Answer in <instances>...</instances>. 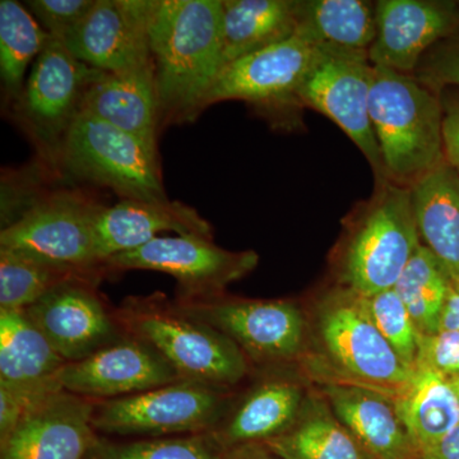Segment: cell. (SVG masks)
Listing matches in <instances>:
<instances>
[{"instance_id":"31","label":"cell","mask_w":459,"mask_h":459,"mask_svg":"<svg viewBox=\"0 0 459 459\" xmlns=\"http://www.w3.org/2000/svg\"><path fill=\"white\" fill-rule=\"evenodd\" d=\"M74 277L30 256L0 249V309L26 310L54 286Z\"/></svg>"},{"instance_id":"12","label":"cell","mask_w":459,"mask_h":459,"mask_svg":"<svg viewBox=\"0 0 459 459\" xmlns=\"http://www.w3.org/2000/svg\"><path fill=\"white\" fill-rule=\"evenodd\" d=\"M258 263L255 252H230L201 237H159L146 246L111 256L110 273L142 270L170 274L177 280L175 300L222 294L225 287L249 273Z\"/></svg>"},{"instance_id":"37","label":"cell","mask_w":459,"mask_h":459,"mask_svg":"<svg viewBox=\"0 0 459 459\" xmlns=\"http://www.w3.org/2000/svg\"><path fill=\"white\" fill-rule=\"evenodd\" d=\"M40 398L31 397L22 392L0 385V442L7 439L20 424L26 411Z\"/></svg>"},{"instance_id":"26","label":"cell","mask_w":459,"mask_h":459,"mask_svg":"<svg viewBox=\"0 0 459 459\" xmlns=\"http://www.w3.org/2000/svg\"><path fill=\"white\" fill-rule=\"evenodd\" d=\"M222 7L225 66L295 36L298 0H222Z\"/></svg>"},{"instance_id":"32","label":"cell","mask_w":459,"mask_h":459,"mask_svg":"<svg viewBox=\"0 0 459 459\" xmlns=\"http://www.w3.org/2000/svg\"><path fill=\"white\" fill-rule=\"evenodd\" d=\"M226 452L210 433L129 442L101 437L90 459H225Z\"/></svg>"},{"instance_id":"27","label":"cell","mask_w":459,"mask_h":459,"mask_svg":"<svg viewBox=\"0 0 459 459\" xmlns=\"http://www.w3.org/2000/svg\"><path fill=\"white\" fill-rule=\"evenodd\" d=\"M295 35L316 48L369 51L377 36L376 4L362 0H298Z\"/></svg>"},{"instance_id":"36","label":"cell","mask_w":459,"mask_h":459,"mask_svg":"<svg viewBox=\"0 0 459 459\" xmlns=\"http://www.w3.org/2000/svg\"><path fill=\"white\" fill-rule=\"evenodd\" d=\"M416 367L429 368L446 377L459 376V332L420 334Z\"/></svg>"},{"instance_id":"20","label":"cell","mask_w":459,"mask_h":459,"mask_svg":"<svg viewBox=\"0 0 459 459\" xmlns=\"http://www.w3.org/2000/svg\"><path fill=\"white\" fill-rule=\"evenodd\" d=\"M300 385L286 377H272L253 385L230 404L221 421L210 431L225 451L264 444L285 433L304 407Z\"/></svg>"},{"instance_id":"35","label":"cell","mask_w":459,"mask_h":459,"mask_svg":"<svg viewBox=\"0 0 459 459\" xmlns=\"http://www.w3.org/2000/svg\"><path fill=\"white\" fill-rule=\"evenodd\" d=\"M413 75L437 92L459 87V35L455 33L429 51Z\"/></svg>"},{"instance_id":"41","label":"cell","mask_w":459,"mask_h":459,"mask_svg":"<svg viewBox=\"0 0 459 459\" xmlns=\"http://www.w3.org/2000/svg\"><path fill=\"white\" fill-rule=\"evenodd\" d=\"M225 459H281L263 444H249L226 452Z\"/></svg>"},{"instance_id":"25","label":"cell","mask_w":459,"mask_h":459,"mask_svg":"<svg viewBox=\"0 0 459 459\" xmlns=\"http://www.w3.org/2000/svg\"><path fill=\"white\" fill-rule=\"evenodd\" d=\"M394 402L402 424L419 455L459 424V400L448 377L416 367Z\"/></svg>"},{"instance_id":"4","label":"cell","mask_w":459,"mask_h":459,"mask_svg":"<svg viewBox=\"0 0 459 459\" xmlns=\"http://www.w3.org/2000/svg\"><path fill=\"white\" fill-rule=\"evenodd\" d=\"M420 244L410 188L377 181L376 192L356 212L344 246V285L364 298L394 289Z\"/></svg>"},{"instance_id":"33","label":"cell","mask_w":459,"mask_h":459,"mask_svg":"<svg viewBox=\"0 0 459 459\" xmlns=\"http://www.w3.org/2000/svg\"><path fill=\"white\" fill-rule=\"evenodd\" d=\"M371 318L383 337L400 356L402 361L415 370L418 362L420 333L394 289L367 298Z\"/></svg>"},{"instance_id":"19","label":"cell","mask_w":459,"mask_h":459,"mask_svg":"<svg viewBox=\"0 0 459 459\" xmlns=\"http://www.w3.org/2000/svg\"><path fill=\"white\" fill-rule=\"evenodd\" d=\"M165 231L213 240L211 223L183 202L122 199L100 208L95 221L96 252L100 261L107 264L111 256L146 246Z\"/></svg>"},{"instance_id":"14","label":"cell","mask_w":459,"mask_h":459,"mask_svg":"<svg viewBox=\"0 0 459 459\" xmlns=\"http://www.w3.org/2000/svg\"><path fill=\"white\" fill-rule=\"evenodd\" d=\"M316 48L299 36L230 63L217 77L205 108L238 100L273 114L300 108L298 91L316 57Z\"/></svg>"},{"instance_id":"9","label":"cell","mask_w":459,"mask_h":459,"mask_svg":"<svg viewBox=\"0 0 459 459\" xmlns=\"http://www.w3.org/2000/svg\"><path fill=\"white\" fill-rule=\"evenodd\" d=\"M373 78L368 51L319 47L298 91V102L300 108H314L336 123L367 157L380 181L388 178L370 120Z\"/></svg>"},{"instance_id":"18","label":"cell","mask_w":459,"mask_h":459,"mask_svg":"<svg viewBox=\"0 0 459 459\" xmlns=\"http://www.w3.org/2000/svg\"><path fill=\"white\" fill-rule=\"evenodd\" d=\"M371 65L413 74L422 57L459 31V3L439 0H380Z\"/></svg>"},{"instance_id":"15","label":"cell","mask_w":459,"mask_h":459,"mask_svg":"<svg viewBox=\"0 0 459 459\" xmlns=\"http://www.w3.org/2000/svg\"><path fill=\"white\" fill-rule=\"evenodd\" d=\"M95 402L65 391L44 395L0 442V459H90L101 437L92 427Z\"/></svg>"},{"instance_id":"23","label":"cell","mask_w":459,"mask_h":459,"mask_svg":"<svg viewBox=\"0 0 459 459\" xmlns=\"http://www.w3.org/2000/svg\"><path fill=\"white\" fill-rule=\"evenodd\" d=\"M65 364L25 310L0 309V385L31 397L63 391L57 374Z\"/></svg>"},{"instance_id":"3","label":"cell","mask_w":459,"mask_h":459,"mask_svg":"<svg viewBox=\"0 0 459 459\" xmlns=\"http://www.w3.org/2000/svg\"><path fill=\"white\" fill-rule=\"evenodd\" d=\"M115 314L124 331L151 344L180 379L232 389L249 374L250 362L237 344L161 292L128 296Z\"/></svg>"},{"instance_id":"28","label":"cell","mask_w":459,"mask_h":459,"mask_svg":"<svg viewBox=\"0 0 459 459\" xmlns=\"http://www.w3.org/2000/svg\"><path fill=\"white\" fill-rule=\"evenodd\" d=\"M263 446L281 459H370L337 418L312 403L304 404L289 430Z\"/></svg>"},{"instance_id":"39","label":"cell","mask_w":459,"mask_h":459,"mask_svg":"<svg viewBox=\"0 0 459 459\" xmlns=\"http://www.w3.org/2000/svg\"><path fill=\"white\" fill-rule=\"evenodd\" d=\"M439 331L459 332V282L449 279L448 292L440 316Z\"/></svg>"},{"instance_id":"42","label":"cell","mask_w":459,"mask_h":459,"mask_svg":"<svg viewBox=\"0 0 459 459\" xmlns=\"http://www.w3.org/2000/svg\"><path fill=\"white\" fill-rule=\"evenodd\" d=\"M449 383H451L452 388L455 389V394H457L459 400V376L448 377Z\"/></svg>"},{"instance_id":"38","label":"cell","mask_w":459,"mask_h":459,"mask_svg":"<svg viewBox=\"0 0 459 459\" xmlns=\"http://www.w3.org/2000/svg\"><path fill=\"white\" fill-rule=\"evenodd\" d=\"M442 105L444 159L459 172V95H443Z\"/></svg>"},{"instance_id":"40","label":"cell","mask_w":459,"mask_h":459,"mask_svg":"<svg viewBox=\"0 0 459 459\" xmlns=\"http://www.w3.org/2000/svg\"><path fill=\"white\" fill-rule=\"evenodd\" d=\"M419 459H459V424L439 442L420 453Z\"/></svg>"},{"instance_id":"24","label":"cell","mask_w":459,"mask_h":459,"mask_svg":"<svg viewBox=\"0 0 459 459\" xmlns=\"http://www.w3.org/2000/svg\"><path fill=\"white\" fill-rule=\"evenodd\" d=\"M410 192L420 240L459 282V172L444 160Z\"/></svg>"},{"instance_id":"17","label":"cell","mask_w":459,"mask_h":459,"mask_svg":"<svg viewBox=\"0 0 459 459\" xmlns=\"http://www.w3.org/2000/svg\"><path fill=\"white\" fill-rule=\"evenodd\" d=\"M179 379L151 344L129 333L83 360L66 362L57 374L60 389L93 401L126 397Z\"/></svg>"},{"instance_id":"8","label":"cell","mask_w":459,"mask_h":459,"mask_svg":"<svg viewBox=\"0 0 459 459\" xmlns=\"http://www.w3.org/2000/svg\"><path fill=\"white\" fill-rule=\"evenodd\" d=\"M100 72L50 38L33 63L22 95L12 105L14 120L38 150L39 162L54 174L66 134L81 113L84 92Z\"/></svg>"},{"instance_id":"21","label":"cell","mask_w":459,"mask_h":459,"mask_svg":"<svg viewBox=\"0 0 459 459\" xmlns=\"http://www.w3.org/2000/svg\"><path fill=\"white\" fill-rule=\"evenodd\" d=\"M81 111L159 146L160 108L153 65L123 74L100 72Z\"/></svg>"},{"instance_id":"11","label":"cell","mask_w":459,"mask_h":459,"mask_svg":"<svg viewBox=\"0 0 459 459\" xmlns=\"http://www.w3.org/2000/svg\"><path fill=\"white\" fill-rule=\"evenodd\" d=\"M320 336L338 367L368 388L397 394L412 377L371 318L367 298L352 290L329 296L319 316Z\"/></svg>"},{"instance_id":"6","label":"cell","mask_w":459,"mask_h":459,"mask_svg":"<svg viewBox=\"0 0 459 459\" xmlns=\"http://www.w3.org/2000/svg\"><path fill=\"white\" fill-rule=\"evenodd\" d=\"M57 174L113 190L122 199L166 201L159 146L81 111L72 124Z\"/></svg>"},{"instance_id":"22","label":"cell","mask_w":459,"mask_h":459,"mask_svg":"<svg viewBox=\"0 0 459 459\" xmlns=\"http://www.w3.org/2000/svg\"><path fill=\"white\" fill-rule=\"evenodd\" d=\"M325 394L338 421L370 459H419L394 403L382 392L368 386L331 385Z\"/></svg>"},{"instance_id":"10","label":"cell","mask_w":459,"mask_h":459,"mask_svg":"<svg viewBox=\"0 0 459 459\" xmlns=\"http://www.w3.org/2000/svg\"><path fill=\"white\" fill-rule=\"evenodd\" d=\"M181 312L221 332L259 365L291 361L303 349L305 319L291 301L247 300L223 294L178 301Z\"/></svg>"},{"instance_id":"29","label":"cell","mask_w":459,"mask_h":459,"mask_svg":"<svg viewBox=\"0 0 459 459\" xmlns=\"http://www.w3.org/2000/svg\"><path fill=\"white\" fill-rule=\"evenodd\" d=\"M49 40V33L21 3L0 2V75L8 104L22 95L27 69Z\"/></svg>"},{"instance_id":"13","label":"cell","mask_w":459,"mask_h":459,"mask_svg":"<svg viewBox=\"0 0 459 459\" xmlns=\"http://www.w3.org/2000/svg\"><path fill=\"white\" fill-rule=\"evenodd\" d=\"M99 285L82 277L63 281L25 310L66 362L83 360L126 336Z\"/></svg>"},{"instance_id":"34","label":"cell","mask_w":459,"mask_h":459,"mask_svg":"<svg viewBox=\"0 0 459 459\" xmlns=\"http://www.w3.org/2000/svg\"><path fill=\"white\" fill-rule=\"evenodd\" d=\"M96 0H29L26 7L50 38L65 41L82 22Z\"/></svg>"},{"instance_id":"16","label":"cell","mask_w":459,"mask_h":459,"mask_svg":"<svg viewBox=\"0 0 459 459\" xmlns=\"http://www.w3.org/2000/svg\"><path fill=\"white\" fill-rule=\"evenodd\" d=\"M153 0H96L62 41L72 56L107 74L153 65L148 22Z\"/></svg>"},{"instance_id":"1","label":"cell","mask_w":459,"mask_h":459,"mask_svg":"<svg viewBox=\"0 0 459 459\" xmlns=\"http://www.w3.org/2000/svg\"><path fill=\"white\" fill-rule=\"evenodd\" d=\"M222 0H153L148 22L160 129L195 122L225 66Z\"/></svg>"},{"instance_id":"7","label":"cell","mask_w":459,"mask_h":459,"mask_svg":"<svg viewBox=\"0 0 459 459\" xmlns=\"http://www.w3.org/2000/svg\"><path fill=\"white\" fill-rule=\"evenodd\" d=\"M230 391L179 379L141 394L96 401L92 427L101 437L142 439L210 433L231 404Z\"/></svg>"},{"instance_id":"5","label":"cell","mask_w":459,"mask_h":459,"mask_svg":"<svg viewBox=\"0 0 459 459\" xmlns=\"http://www.w3.org/2000/svg\"><path fill=\"white\" fill-rule=\"evenodd\" d=\"M102 205L77 190L45 193L16 222L2 229L0 249L101 282L111 274L96 252L95 221Z\"/></svg>"},{"instance_id":"30","label":"cell","mask_w":459,"mask_h":459,"mask_svg":"<svg viewBox=\"0 0 459 459\" xmlns=\"http://www.w3.org/2000/svg\"><path fill=\"white\" fill-rule=\"evenodd\" d=\"M449 276L433 253L420 244L394 287L420 334L439 332Z\"/></svg>"},{"instance_id":"2","label":"cell","mask_w":459,"mask_h":459,"mask_svg":"<svg viewBox=\"0 0 459 459\" xmlns=\"http://www.w3.org/2000/svg\"><path fill=\"white\" fill-rule=\"evenodd\" d=\"M369 114L388 180L410 188L446 160L442 96L415 75L374 66Z\"/></svg>"}]
</instances>
